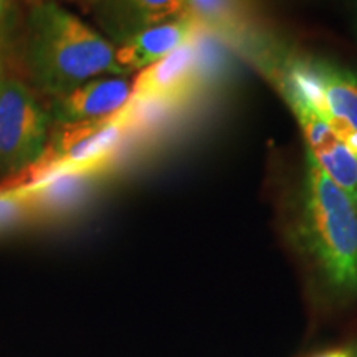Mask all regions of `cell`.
Here are the masks:
<instances>
[{
	"label": "cell",
	"instance_id": "1",
	"mask_svg": "<svg viewBox=\"0 0 357 357\" xmlns=\"http://www.w3.org/2000/svg\"><path fill=\"white\" fill-rule=\"evenodd\" d=\"M24 65L30 86L48 100L102 75L128 77L116 61L114 45L55 0H42L30 8Z\"/></svg>",
	"mask_w": 357,
	"mask_h": 357
},
{
	"label": "cell",
	"instance_id": "2",
	"mask_svg": "<svg viewBox=\"0 0 357 357\" xmlns=\"http://www.w3.org/2000/svg\"><path fill=\"white\" fill-rule=\"evenodd\" d=\"M294 242L328 287L357 294V207L326 176L310 151L294 197Z\"/></svg>",
	"mask_w": 357,
	"mask_h": 357
},
{
	"label": "cell",
	"instance_id": "3",
	"mask_svg": "<svg viewBox=\"0 0 357 357\" xmlns=\"http://www.w3.org/2000/svg\"><path fill=\"white\" fill-rule=\"evenodd\" d=\"M52 118L38 93L8 68L0 77V174L17 176L37 164L50 142Z\"/></svg>",
	"mask_w": 357,
	"mask_h": 357
},
{
	"label": "cell",
	"instance_id": "4",
	"mask_svg": "<svg viewBox=\"0 0 357 357\" xmlns=\"http://www.w3.org/2000/svg\"><path fill=\"white\" fill-rule=\"evenodd\" d=\"M281 61L337 139L357 131V77L351 70L311 55L280 50Z\"/></svg>",
	"mask_w": 357,
	"mask_h": 357
},
{
	"label": "cell",
	"instance_id": "5",
	"mask_svg": "<svg viewBox=\"0 0 357 357\" xmlns=\"http://www.w3.org/2000/svg\"><path fill=\"white\" fill-rule=\"evenodd\" d=\"M250 60L257 66L258 71L270 82L278 95L283 98L287 106L291 111L298 126L307 144V151L312 155H319L339 141L329 124L321 118L307 100L303 89L291 78L288 70L284 68L280 56V48L276 45L266 43H250Z\"/></svg>",
	"mask_w": 357,
	"mask_h": 357
},
{
	"label": "cell",
	"instance_id": "6",
	"mask_svg": "<svg viewBox=\"0 0 357 357\" xmlns=\"http://www.w3.org/2000/svg\"><path fill=\"white\" fill-rule=\"evenodd\" d=\"M132 96V78L102 75L88 79L63 95L50 98L47 109L58 126L113 118L126 108Z\"/></svg>",
	"mask_w": 357,
	"mask_h": 357
},
{
	"label": "cell",
	"instance_id": "7",
	"mask_svg": "<svg viewBox=\"0 0 357 357\" xmlns=\"http://www.w3.org/2000/svg\"><path fill=\"white\" fill-rule=\"evenodd\" d=\"M202 29L189 13L154 25L116 45V61L128 77L139 73L194 42Z\"/></svg>",
	"mask_w": 357,
	"mask_h": 357
},
{
	"label": "cell",
	"instance_id": "8",
	"mask_svg": "<svg viewBox=\"0 0 357 357\" xmlns=\"http://www.w3.org/2000/svg\"><path fill=\"white\" fill-rule=\"evenodd\" d=\"M93 8L102 35L116 47L142 30L184 15L187 0H101Z\"/></svg>",
	"mask_w": 357,
	"mask_h": 357
},
{
	"label": "cell",
	"instance_id": "9",
	"mask_svg": "<svg viewBox=\"0 0 357 357\" xmlns=\"http://www.w3.org/2000/svg\"><path fill=\"white\" fill-rule=\"evenodd\" d=\"M100 171H65L45 176L25 187L33 218L66 215L93 194Z\"/></svg>",
	"mask_w": 357,
	"mask_h": 357
},
{
	"label": "cell",
	"instance_id": "10",
	"mask_svg": "<svg viewBox=\"0 0 357 357\" xmlns=\"http://www.w3.org/2000/svg\"><path fill=\"white\" fill-rule=\"evenodd\" d=\"M195 42V40H194ZM194 42L178 48L172 55L136 73L132 78V102L162 101L176 96L189 82L195 65Z\"/></svg>",
	"mask_w": 357,
	"mask_h": 357
},
{
	"label": "cell",
	"instance_id": "11",
	"mask_svg": "<svg viewBox=\"0 0 357 357\" xmlns=\"http://www.w3.org/2000/svg\"><path fill=\"white\" fill-rule=\"evenodd\" d=\"M252 0H187V13L202 32L238 33L252 15Z\"/></svg>",
	"mask_w": 357,
	"mask_h": 357
},
{
	"label": "cell",
	"instance_id": "12",
	"mask_svg": "<svg viewBox=\"0 0 357 357\" xmlns=\"http://www.w3.org/2000/svg\"><path fill=\"white\" fill-rule=\"evenodd\" d=\"M326 176L339 190L344 192L357 207V158L342 141L319 155H312Z\"/></svg>",
	"mask_w": 357,
	"mask_h": 357
},
{
	"label": "cell",
	"instance_id": "13",
	"mask_svg": "<svg viewBox=\"0 0 357 357\" xmlns=\"http://www.w3.org/2000/svg\"><path fill=\"white\" fill-rule=\"evenodd\" d=\"M29 220H33V215L25 190L0 185V234L17 229Z\"/></svg>",
	"mask_w": 357,
	"mask_h": 357
},
{
	"label": "cell",
	"instance_id": "14",
	"mask_svg": "<svg viewBox=\"0 0 357 357\" xmlns=\"http://www.w3.org/2000/svg\"><path fill=\"white\" fill-rule=\"evenodd\" d=\"M17 29V0H0V65L7 66Z\"/></svg>",
	"mask_w": 357,
	"mask_h": 357
},
{
	"label": "cell",
	"instance_id": "15",
	"mask_svg": "<svg viewBox=\"0 0 357 357\" xmlns=\"http://www.w3.org/2000/svg\"><path fill=\"white\" fill-rule=\"evenodd\" d=\"M318 357H352V352L346 349H334L324 352V354H321Z\"/></svg>",
	"mask_w": 357,
	"mask_h": 357
},
{
	"label": "cell",
	"instance_id": "16",
	"mask_svg": "<svg viewBox=\"0 0 357 357\" xmlns=\"http://www.w3.org/2000/svg\"><path fill=\"white\" fill-rule=\"evenodd\" d=\"M82 2V6L84 8H93L95 6H98V3L101 2V0H79Z\"/></svg>",
	"mask_w": 357,
	"mask_h": 357
},
{
	"label": "cell",
	"instance_id": "17",
	"mask_svg": "<svg viewBox=\"0 0 357 357\" xmlns=\"http://www.w3.org/2000/svg\"><path fill=\"white\" fill-rule=\"evenodd\" d=\"M7 66H3V65H0V77H2V73H3V70H6Z\"/></svg>",
	"mask_w": 357,
	"mask_h": 357
}]
</instances>
